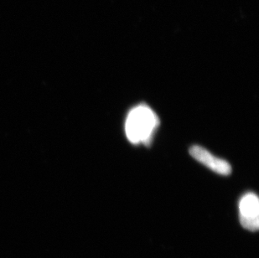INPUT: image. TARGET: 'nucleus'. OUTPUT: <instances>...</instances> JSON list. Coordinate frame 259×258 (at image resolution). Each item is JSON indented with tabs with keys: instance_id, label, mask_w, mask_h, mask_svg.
Returning a JSON list of instances; mask_svg holds the SVG:
<instances>
[{
	"instance_id": "obj_1",
	"label": "nucleus",
	"mask_w": 259,
	"mask_h": 258,
	"mask_svg": "<svg viewBox=\"0 0 259 258\" xmlns=\"http://www.w3.org/2000/svg\"><path fill=\"white\" fill-rule=\"evenodd\" d=\"M159 124V117L153 110L146 105H140L133 108L127 116L125 125L127 139L132 144L148 145Z\"/></svg>"
},
{
	"instance_id": "obj_2",
	"label": "nucleus",
	"mask_w": 259,
	"mask_h": 258,
	"mask_svg": "<svg viewBox=\"0 0 259 258\" xmlns=\"http://www.w3.org/2000/svg\"><path fill=\"white\" fill-rule=\"evenodd\" d=\"M240 222L245 229L256 232L259 227V201L257 195L247 193L239 203Z\"/></svg>"
},
{
	"instance_id": "obj_3",
	"label": "nucleus",
	"mask_w": 259,
	"mask_h": 258,
	"mask_svg": "<svg viewBox=\"0 0 259 258\" xmlns=\"http://www.w3.org/2000/svg\"><path fill=\"white\" fill-rule=\"evenodd\" d=\"M190 154L196 160L206 166L215 173L222 176H229L232 173V167L227 161L217 158L202 147L197 145L191 147L190 149Z\"/></svg>"
}]
</instances>
